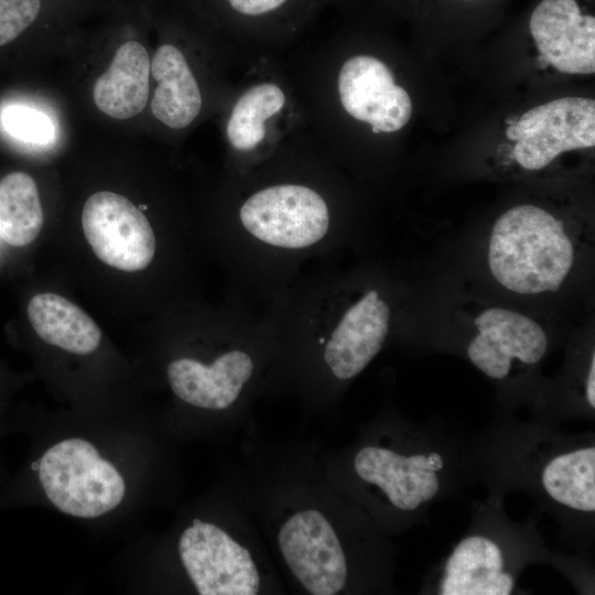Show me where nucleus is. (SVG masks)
<instances>
[{"label": "nucleus", "mask_w": 595, "mask_h": 595, "mask_svg": "<svg viewBox=\"0 0 595 595\" xmlns=\"http://www.w3.org/2000/svg\"><path fill=\"white\" fill-rule=\"evenodd\" d=\"M574 259V242L564 223L539 206L511 207L491 229L489 270L511 292L537 295L558 291Z\"/></svg>", "instance_id": "f257e3e1"}, {"label": "nucleus", "mask_w": 595, "mask_h": 595, "mask_svg": "<svg viewBox=\"0 0 595 595\" xmlns=\"http://www.w3.org/2000/svg\"><path fill=\"white\" fill-rule=\"evenodd\" d=\"M35 469L46 498L72 517L98 518L116 509L126 496V482L117 467L82 437L51 445Z\"/></svg>", "instance_id": "f03ea898"}, {"label": "nucleus", "mask_w": 595, "mask_h": 595, "mask_svg": "<svg viewBox=\"0 0 595 595\" xmlns=\"http://www.w3.org/2000/svg\"><path fill=\"white\" fill-rule=\"evenodd\" d=\"M513 158L529 171L548 166L566 151L595 145V101L565 97L526 111L506 130Z\"/></svg>", "instance_id": "7ed1b4c3"}, {"label": "nucleus", "mask_w": 595, "mask_h": 595, "mask_svg": "<svg viewBox=\"0 0 595 595\" xmlns=\"http://www.w3.org/2000/svg\"><path fill=\"white\" fill-rule=\"evenodd\" d=\"M244 227L275 247L301 249L318 242L329 227L323 197L310 187L282 184L263 188L241 206Z\"/></svg>", "instance_id": "20e7f679"}, {"label": "nucleus", "mask_w": 595, "mask_h": 595, "mask_svg": "<svg viewBox=\"0 0 595 595\" xmlns=\"http://www.w3.org/2000/svg\"><path fill=\"white\" fill-rule=\"evenodd\" d=\"M178 554L201 595H255L260 588L256 563L224 529L194 519L178 539Z\"/></svg>", "instance_id": "39448f33"}, {"label": "nucleus", "mask_w": 595, "mask_h": 595, "mask_svg": "<svg viewBox=\"0 0 595 595\" xmlns=\"http://www.w3.org/2000/svg\"><path fill=\"white\" fill-rule=\"evenodd\" d=\"M82 226L97 258L112 268L142 270L154 257L155 237L149 220L120 194L99 191L90 195L83 207Z\"/></svg>", "instance_id": "423d86ee"}, {"label": "nucleus", "mask_w": 595, "mask_h": 595, "mask_svg": "<svg viewBox=\"0 0 595 595\" xmlns=\"http://www.w3.org/2000/svg\"><path fill=\"white\" fill-rule=\"evenodd\" d=\"M278 543L289 569L310 594L335 595L345 587L344 551L318 510H301L289 517L279 530Z\"/></svg>", "instance_id": "0eeeda50"}, {"label": "nucleus", "mask_w": 595, "mask_h": 595, "mask_svg": "<svg viewBox=\"0 0 595 595\" xmlns=\"http://www.w3.org/2000/svg\"><path fill=\"white\" fill-rule=\"evenodd\" d=\"M344 109L355 119L371 125L372 131L394 132L412 115V101L393 74L380 60L357 55L347 60L338 76Z\"/></svg>", "instance_id": "6e6552de"}, {"label": "nucleus", "mask_w": 595, "mask_h": 595, "mask_svg": "<svg viewBox=\"0 0 595 595\" xmlns=\"http://www.w3.org/2000/svg\"><path fill=\"white\" fill-rule=\"evenodd\" d=\"M529 28L542 66L566 74L595 72V18L583 14L575 0H542Z\"/></svg>", "instance_id": "1a4fd4ad"}, {"label": "nucleus", "mask_w": 595, "mask_h": 595, "mask_svg": "<svg viewBox=\"0 0 595 595\" xmlns=\"http://www.w3.org/2000/svg\"><path fill=\"white\" fill-rule=\"evenodd\" d=\"M475 326L478 333L469 343L467 355L490 378H506L513 358L533 365L547 350L545 332L524 314L489 307L475 318Z\"/></svg>", "instance_id": "9d476101"}, {"label": "nucleus", "mask_w": 595, "mask_h": 595, "mask_svg": "<svg viewBox=\"0 0 595 595\" xmlns=\"http://www.w3.org/2000/svg\"><path fill=\"white\" fill-rule=\"evenodd\" d=\"M390 307L376 290L344 313L324 348V361L338 379L361 372L380 351L389 331Z\"/></svg>", "instance_id": "9b49d317"}, {"label": "nucleus", "mask_w": 595, "mask_h": 595, "mask_svg": "<svg viewBox=\"0 0 595 595\" xmlns=\"http://www.w3.org/2000/svg\"><path fill=\"white\" fill-rule=\"evenodd\" d=\"M253 371L251 357L231 350L210 365L193 358L170 363L166 376L172 391L185 403L207 410H224L239 397Z\"/></svg>", "instance_id": "f8f14e48"}, {"label": "nucleus", "mask_w": 595, "mask_h": 595, "mask_svg": "<svg viewBox=\"0 0 595 595\" xmlns=\"http://www.w3.org/2000/svg\"><path fill=\"white\" fill-rule=\"evenodd\" d=\"M354 467L363 480L380 487L390 502L401 510L416 509L423 501L432 499L440 488L434 470L416 468L411 456L382 447L359 450Z\"/></svg>", "instance_id": "ddd939ff"}, {"label": "nucleus", "mask_w": 595, "mask_h": 595, "mask_svg": "<svg viewBox=\"0 0 595 595\" xmlns=\"http://www.w3.org/2000/svg\"><path fill=\"white\" fill-rule=\"evenodd\" d=\"M150 57L137 41L121 44L109 65L95 82L96 107L115 119H129L140 113L149 97Z\"/></svg>", "instance_id": "4468645a"}, {"label": "nucleus", "mask_w": 595, "mask_h": 595, "mask_svg": "<svg viewBox=\"0 0 595 595\" xmlns=\"http://www.w3.org/2000/svg\"><path fill=\"white\" fill-rule=\"evenodd\" d=\"M500 548L484 537L462 540L450 555L442 595H509L513 578L505 573Z\"/></svg>", "instance_id": "2eb2a0df"}, {"label": "nucleus", "mask_w": 595, "mask_h": 595, "mask_svg": "<svg viewBox=\"0 0 595 595\" xmlns=\"http://www.w3.org/2000/svg\"><path fill=\"white\" fill-rule=\"evenodd\" d=\"M150 73L158 83L151 101L153 116L173 129L192 123L201 111L202 95L182 52L170 44L161 45Z\"/></svg>", "instance_id": "dca6fc26"}, {"label": "nucleus", "mask_w": 595, "mask_h": 595, "mask_svg": "<svg viewBox=\"0 0 595 595\" xmlns=\"http://www.w3.org/2000/svg\"><path fill=\"white\" fill-rule=\"evenodd\" d=\"M29 321L45 343L76 355L95 351L101 332L79 306L55 293L34 295L28 304Z\"/></svg>", "instance_id": "f3484780"}, {"label": "nucleus", "mask_w": 595, "mask_h": 595, "mask_svg": "<svg viewBox=\"0 0 595 595\" xmlns=\"http://www.w3.org/2000/svg\"><path fill=\"white\" fill-rule=\"evenodd\" d=\"M44 221L39 190L32 176L12 172L0 181V238L13 247L31 244Z\"/></svg>", "instance_id": "a211bd4d"}, {"label": "nucleus", "mask_w": 595, "mask_h": 595, "mask_svg": "<svg viewBox=\"0 0 595 595\" xmlns=\"http://www.w3.org/2000/svg\"><path fill=\"white\" fill-rule=\"evenodd\" d=\"M547 493L558 502L580 511L595 510V448L561 454L542 472Z\"/></svg>", "instance_id": "6ab92c4d"}, {"label": "nucleus", "mask_w": 595, "mask_h": 595, "mask_svg": "<svg viewBox=\"0 0 595 595\" xmlns=\"http://www.w3.org/2000/svg\"><path fill=\"white\" fill-rule=\"evenodd\" d=\"M284 102V93L274 84H259L246 90L234 105L227 122L231 145L240 151L253 149L264 138V121L279 112Z\"/></svg>", "instance_id": "aec40b11"}, {"label": "nucleus", "mask_w": 595, "mask_h": 595, "mask_svg": "<svg viewBox=\"0 0 595 595\" xmlns=\"http://www.w3.org/2000/svg\"><path fill=\"white\" fill-rule=\"evenodd\" d=\"M7 132L26 143L45 144L54 137V126L47 115L25 106H10L2 112Z\"/></svg>", "instance_id": "412c9836"}, {"label": "nucleus", "mask_w": 595, "mask_h": 595, "mask_svg": "<svg viewBox=\"0 0 595 595\" xmlns=\"http://www.w3.org/2000/svg\"><path fill=\"white\" fill-rule=\"evenodd\" d=\"M41 0H0V46L15 40L36 19Z\"/></svg>", "instance_id": "4be33fe9"}, {"label": "nucleus", "mask_w": 595, "mask_h": 595, "mask_svg": "<svg viewBox=\"0 0 595 595\" xmlns=\"http://www.w3.org/2000/svg\"><path fill=\"white\" fill-rule=\"evenodd\" d=\"M230 6L246 15H259L272 11L286 0H228Z\"/></svg>", "instance_id": "5701e85b"}, {"label": "nucleus", "mask_w": 595, "mask_h": 595, "mask_svg": "<svg viewBox=\"0 0 595 595\" xmlns=\"http://www.w3.org/2000/svg\"><path fill=\"white\" fill-rule=\"evenodd\" d=\"M586 397L589 405L595 408V355H592V361L586 382Z\"/></svg>", "instance_id": "b1692460"}, {"label": "nucleus", "mask_w": 595, "mask_h": 595, "mask_svg": "<svg viewBox=\"0 0 595 595\" xmlns=\"http://www.w3.org/2000/svg\"><path fill=\"white\" fill-rule=\"evenodd\" d=\"M428 461H429V463L432 465L434 472L442 469V467H443V459H442V457H441L440 454H437V453H431V454L428 456Z\"/></svg>", "instance_id": "393cba45"}]
</instances>
